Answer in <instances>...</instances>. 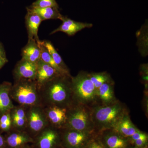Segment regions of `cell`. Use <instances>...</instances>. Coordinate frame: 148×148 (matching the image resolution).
I'll return each instance as SVG.
<instances>
[{
	"instance_id": "1",
	"label": "cell",
	"mask_w": 148,
	"mask_h": 148,
	"mask_svg": "<svg viewBox=\"0 0 148 148\" xmlns=\"http://www.w3.org/2000/svg\"><path fill=\"white\" fill-rule=\"evenodd\" d=\"M123 106L119 102L96 107L91 112L93 125L101 132L113 129L126 114Z\"/></svg>"
},
{
	"instance_id": "2",
	"label": "cell",
	"mask_w": 148,
	"mask_h": 148,
	"mask_svg": "<svg viewBox=\"0 0 148 148\" xmlns=\"http://www.w3.org/2000/svg\"><path fill=\"white\" fill-rule=\"evenodd\" d=\"M73 92L81 104L86 106L93 103L98 97L97 90L91 81L89 73H80L71 79Z\"/></svg>"
},
{
	"instance_id": "3",
	"label": "cell",
	"mask_w": 148,
	"mask_h": 148,
	"mask_svg": "<svg viewBox=\"0 0 148 148\" xmlns=\"http://www.w3.org/2000/svg\"><path fill=\"white\" fill-rule=\"evenodd\" d=\"M68 122L70 129L94 132L91 112L84 105L73 111L69 117Z\"/></svg>"
},
{
	"instance_id": "4",
	"label": "cell",
	"mask_w": 148,
	"mask_h": 148,
	"mask_svg": "<svg viewBox=\"0 0 148 148\" xmlns=\"http://www.w3.org/2000/svg\"><path fill=\"white\" fill-rule=\"evenodd\" d=\"M95 136L94 132L70 129L63 135V147L64 148H84Z\"/></svg>"
},
{
	"instance_id": "5",
	"label": "cell",
	"mask_w": 148,
	"mask_h": 148,
	"mask_svg": "<svg viewBox=\"0 0 148 148\" xmlns=\"http://www.w3.org/2000/svg\"><path fill=\"white\" fill-rule=\"evenodd\" d=\"M68 75H60L51 80L49 88V95L51 101L57 103H63L68 99L69 88L66 79Z\"/></svg>"
},
{
	"instance_id": "6",
	"label": "cell",
	"mask_w": 148,
	"mask_h": 148,
	"mask_svg": "<svg viewBox=\"0 0 148 148\" xmlns=\"http://www.w3.org/2000/svg\"><path fill=\"white\" fill-rule=\"evenodd\" d=\"M112 130H105L99 137L105 148H129L131 143L128 138H125L118 132Z\"/></svg>"
},
{
	"instance_id": "7",
	"label": "cell",
	"mask_w": 148,
	"mask_h": 148,
	"mask_svg": "<svg viewBox=\"0 0 148 148\" xmlns=\"http://www.w3.org/2000/svg\"><path fill=\"white\" fill-rule=\"evenodd\" d=\"M15 98L20 104L32 105L36 103L37 95L35 85L30 82L18 85L15 91Z\"/></svg>"
},
{
	"instance_id": "8",
	"label": "cell",
	"mask_w": 148,
	"mask_h": 148,
	"mask_svg": "<svg viewBox=\"0 0 148 148\" xmlns=\"http://www.w3.org/2000/svg\"><path fill=\"white\" fill-rule=\"evenodd\" d=\"M61 20L62 21V24L58 28L51 32L50 35L58 32H62L69 36H73L82 29L92 27V24L78 22L64 15L61 17Z\"/></svg>"
},
{
	"instance_id": "9",
	"label": "cell",
	"mask_w": 148,
	"mask_h": 148,
	"mask_svg": "<svg viewBox=\"0 0 148 148\" xmlns=\"http://www.w3.org/2000/svg\"><path fill=\"white\" fill-rule=\"evenodd\" d=\"M61 75L55 69L46 64L40 59L37 63V69L36 78L40 84H44L50 81L56 77Z\"/></svg>"
},
{
	"instance_id": "10",
	"label": "cell",
	"mask_w": 148,
	"mask_h": 148,
	"mask_svg": "<svg viewBox=\"0 0 148 148\" xmlns=\"http://www.w3.org/2000/svg\"><path fill=\"white\" fill-rule=\"evenodd\" d=\"M37 69V63L21 59L16 65L15 74L18 79H35Z\"/></svg>"
},
{
	"instance_id": "11",
	"label": "cell",
	"mask_w": 148,
	"mask_h": 148,
	"mask_svg": "<svg viewBox=\"0 0 148 148\" xmlns=\"http://www.w3.org/2000/svg\"><path fill=\"white\" fill-rule=\"evenodd\" d=\"M25 21L29 39H34L38 43L40 40L38 36V31L42 19L38 14L27 11Z\"/></svg>"
},
{
	"instance_id": "12",
	"label": "cell",
	"mask_w": 148,
	"mask_h": 148,
	"mask_svg": "<svg viewBox=\"0 0 148 148\" xmlns=\"http://www.w3.org/2000/svg\"><path fill=\"white\" fill-rule=\"evenodd\" d=\"M59 140V135L56 131L53 130H47L39 136L37 145L38 148H56Z\"/></svg>"
},
{
	"instance_id": "13",
	"label": "cell",
	"mask_w": 148,
	"mask_h": 148,
	"mask_svg": "<svg viewBox=\"0 0 148 148\" xmlns=\"http://www.w3.org/2000/svg\"><path fill=\"white\" fill-rule=\"evenodd\" d=\"M41 51L39 43L34 39H29L22 50V59L37 63L40 59Z\"/></svg>"
},
{
	"instance_id": "14",
	"label": "cell",
	"mask_w": 148,
	"mask_h": 148,
	"mask_svg": "<svg viewBox=\"0 0 148 148\" xmlns=\"http://www.w3.org/2000/svg\"><path fill=\"white\" fill-rule=\"evenodd\" d=\"M113 129L127 138H129L139 130L132 123L127 114L120 120Z\"/></svg>"
},
{
	"instance_id": "15",
	"label": "cell",
	"mask_w": 148,
	"mask_h": 148,
	"mask_svg": "<svg viewBox=\"0 0 148 148\" xmlns=\"http://www.w3.org/2000/svg\"><path fill=\"white\" fill-rule=\"evenodd\" d=\"M27 11L31 12L38 14L44 20L49 19H60L61 20L63 15L60 13L59 9L54 8H39L33 7L29 6L27 8Z\"/></svg>"
},
{
	"instance_id": "16",
	"label": "cell",
	"mask_w": 148,
	"mask_h": 148,
	"mask_svg": "<svg viewBox=\"0 0 148 148\" xmlns=\"http://www.w3.org/2000/svg\"><path fill=\"white\" fill-rule=\"evenodd\" d=\"M5 142L10 148H18L25 146L28 143H32L33 140L27 134L15 132L8 136Z\"/></svg>"
},
{
	"instance_id": "17",
	"label": "cell",
	"mask_w": 148,
	"mask_h": 148,
	"mask_svg": "<svg viewBox=\"0 0 148 148\" xmlns=\"http://www.w3.org/2000/svg\"><path fill=\"white\" fill-rule=\"evenodd\" d=\"M98 96L105 105H109L115 102L113 85L111 82L103 84L98 88Z\"/></svg>"
},
{
	"instance_id": "18",
	"label": "cell",
	"mask_w": 148,
	"mask_h": 148,
	"mask_svg": "<svg viewBox=\"0 0 148 148\" xmlns=\"http://www.w3.org/2000/svg\"><path fill=\"white\" fill-rule=\"evenodd\" d=\"M10 85L4 84L0 86V114H4L13 108L9 93Z\"/></svg>"
},
{
	"instance_id": "19",
	"label": "cell",
	"mask_w": 148,
	"mask_h": 148,
	"mask_svg": "<svg viewBox=\"0 0 148 148\" xmlns=\"http://www.w3.org/2000/svg\"><path fill=\"white\" fill-rule=\"evenodd\" d=\"M42 43L44 46L47 49L49 53L51 56L53 60L55 61L56 64L67 75H69V73L67 66L63 61L61 56L59 55L57 51L51 44L50 42L47 40H44L41 41Z\"/></svg>"
},
{
	"instance_id": "20",
	"label": "cell",
	"mask_w": 148,
	"mask_h": 148,
	"mask_svg": "<svg viewBox=\"0 0 148 148\" xmlns=\"http://www.w3.org/2000/svg\"><path fill=\"white\" fill-rule=\"evenodd\" d=\"M29 126L33 132H39L43 128L45 121L43 118L38 111L34 110L31 112L29 118Z\"/></svg>"
},
{
	"instance_id": "21",
	"label": "cell",
	"mask_w": 148,
	"mask_h": 148,
	"mask_svg": "<svg viewBox=\"0 0 148 148\" xmlns=\"http://www.w3.org/2000/svg\"><path fill=\"white\" fill-rule=\"evenodd\" d=\"M66 112L67 111L65 108L53 107L49 111V118L53 124L60 125L66 121L67 117Z\"/></svg>"
},
{
	"instance_id": "22",
	"label": "cell",
	"mask_w": 148,
	"mask_h": 148,
	"mask_svg": "<svg viewBox=\"0 0 148 148\" xmlns=\"http://www.w3.org/2000/svg\"><path fill=\"white\" fill-rule=\"evenodd\" d=\"M38 43L41 51L40 59L44 62L46 64H48L53 69H55L56 71H57L61 75H68L65 73L61 70V68L56 64L51 56L49 53L47 49L42 43L41 41H40V42Z\"/></svg>"
},
{
	"instance_id": "23",
	"label": "cell",
	"mask_w": 148,
	"mask_h": 148,
	"mask_svg": "<svg viewBox=\"0 0 148 148\" xmlns=\"http://www.w3.org/2000/svg\"><path fill=\"white\" fill-rule=\"evenodd\" d=\"M90 80L98 91V88L105 83L111 81L110 75L106 73H89Z\"/></svg>"
},
{
	"instance_id": "24",
	"label": "cell",
	"mask_w": 148,
	"mask_h": 148,
	"mask_svg": "<svg viewBox=\"0 0 148 148\" xmlns=\"http://www.w3.org/2000/svg\"><path fill=\"white\" fill-rule=\"evenodd\" d=\"M30 6L39 8L51 7L59 9V6L56 0H36Z\"/></svg>"
},
{
	"instance_id": "25",
	"label": "cell",
	"mask_w": 148,
	"mask_h": 148,
	"mask_svg": "<svg viewBox=\"0 0 148 148\" xmlns=\"http://www.w3.org/2000/svg\"><path fill=\"white\" fill-rule=\"evenodd\" d=\"M14 123L18 127H21L25 122V114L22 109H18L15 111L13 115Z\"/></svg>"
},
{
	"instance_id": "26",
	"label": "cell",
	"mask_w": 148,
	"mask_h": 148,
	"mask_svg": "<svg viewBox=\"0 0 148 148\" xmlns=\"http://www.w3.org/2000/svg\"><path fill=\"white\" fill-rule=\"evenodd\" d=\"M11 121L9 114L3 115L0 119V128L4 131H7L10 128Z\"/></svg>"
},
{
	"instance_id": "27",
	"label": "cell",
	"mask_w": 148,
	"mask_h": 148,
	"mask_svg": "<svg viewBox=\"0 0 148 148\" xmlns=\"http://www.w3.org/2000/svg\"><path fill=\"white\" fill-rule=\"evenodd\" d=\"M84 148H105L99 137L95 136L90 140Z\"/></svg>"
},
{
	"instance_id": "28",
	"label": "cell",
	"mask_w": 148,
	"mask_h": 148,
	"mask_svg": "<svg viewBox=\"0 0 148 148\" xmlns=\"http://www.w3.org/2000/svg\"><path fill=\"white\" fill-rule=\"evenodd\" d=\"M148 137L141 138L135 140L132 143V145L138 148H143L148 145Z\"/></svg>"
},
{
	"instance_id": "29",
	"label": "cell",
	"mask_w": 148,
	"mask_h": 148,
	"mask_svg": "<svg viewBox=\"0 0 148 148\" xmlns=\"http://www.w3.org/2000/svg\"><path fill=\"white\" fill-rule=\"evenodd\" d=\"M148 137V135L145 132L140 131V130L135 132L133 135L128 138L130 143L132 145V143L135 140H138L141 138Z\"/></svg>"
},
{
	"instance_id": "30",
	"label": "cell",
	"mask_w": 148,
	"mask_h": 148,
	"mask_svg": "<svg viewBox=\"0 0 148 148\" xmlns=\"http://www.w3.org/2000/svg\"><path fill=\"white\" fill-rule=\"evenodd\" d=\"M8 62L5 56H0V69Z\"/></svg>"
},
{
	"instance_id": "31",
	"label": "cell",
	"mask_w": 148,
	"mask_h": 148,
	"mask_svg": "<svg viewBox=\"0 0 148 148\" xmlns=\"http://www.w3.org/2000/svg\"><path fill=\"white\" fill-rule=\"evenodd\" d=\"M5 141L4 139L3 138L2 136L0 135V148L3 147L5 145Z\"/></svg>"
},
{
	"instance_id": "32",
	"label": "cell",
	"mask_w": 148,
	"mask_h": 148,
	"mask_svg": "<svg viewBox=\"0 0 148 148\" xmlns=\"http://www.w3.org/2000/svg\"><path fill=\"white\" fill-rule=\"evenodd\" d=\"M0 56H5V52L2 46L0 43Z\"/></svg>"
},
{
	"instance_id": "33",
	"label": "cell",
	"mask_w": 148,
	"mask_h": 148,
	"mask_svg": "<svg viewBox=\"0 0 148 148\" xmlns=\"http://www.w3.org/2000/svg\"><path fill=\"white\" fill-rule=\"evenodd\" d=\"M18 148H30L29 147H26V146H24V147H21Z\"/></svg>"
},
{
	"instance_id": "34",
	"label": "cell",
	"mask_w": 148,
	"mask_h": 148,
	"mask_svg": "<svg viewBox=\"0 0 148 148\" xmlns=\"http://www.w3.org/2000/svg\"><path fill=\"white\" fill-rule=\"evenodd\" d=\"M129 148H138L136 147H134V146H131V147H130Z\"/></svg>"
},
{
	"instance_id": "35",
	"label": "cell",
	"mask_w": 148,
	"mask_h": 148,
	"mask_svg": "<svg viewBox=\"0 0 148 148\" xmlns=\"http://www.w3.org/2000/svg\"><path fill=\"white\" fill-rule=\"evenodd\" d=\"M143 148H148V145H146L145 147H144Z\"/></svg>"
},
{
	"instance_id": "36",
	"label": "cell",
	"mask_w": 148,
	"mask_h": 148,
	"mask_svg": "<svg viewBox=\"0 0 148 148\" xmlns=\"http://www.w3.org/2000/svg\"><path fill=\"white\" fill-rule=\"evenodd\" d=\"M58 148V147H57V148ZM64 148V147H63V148Z\"/></svg>"
}]
</instances>
